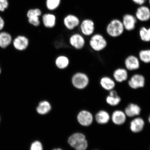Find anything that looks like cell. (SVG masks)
<instances>
[{"label":"cell","mask_w":150,"mask_h":150,"mask_svg":"<svg viewBox=\"0 0 150 150\" xmlns=\"http://www.w3.org/2000/svg\"><path fill=\"white\" fill-rule=\"evenodd\" d=\"M106 30L109 36L116 38L121 36L125 29L121 21L117 19H114L107 25Z\"/></svg>","instance_id":"cell-1"},{"label":"cell","mask_w":150,"mask_h":150,"mask_svg":"<svg viewBox=\"0 0 150 150\" xmlns=\"http://www.w3.org/2000/svg\"><path fill=\"white\" fill-rule=\"evenodd\" d=\"M90 47L93 51L99 52L103 51L107 47L108 43L105 38L100 33L92 35L89 42Z\"/></svg>","instance_id":"cell-2"},{"label":"cell","mask_w":150,"mask_h":150,"mask_svg":"<svg viewBox=\"0 0 150 150\" xmlns=\"http://www.w3.org/2000/svg\"><path fill=\"white\" fill-rule=\"evenodd\" d=\"M68 142L76 150H85L88 147V143L85 136L80 133L72 135L69 139Z\"/></svg>","instance_id":"cell-3"},{"label":"cell","mask_w":150,"mask_h":150,"mask_svg":"<svg viewBox=\"0 0 150 150\" xmlns=\"http://www.w3.org/2000/svg\"><path fill=\"white\" fill-rule=\"evenodd\" d=\"M89 78L85 73L78 72L75 74L71 78V82L73 85L76 88L82 89L88 85Z\"/></svg>","instance_id":"cell-4"},{"label":"cell","mask_w":150,"mask_h":150,"mask_svg":"<svg viewBox=\"0 0 150 150\" xmlns=\"http://www.w3.org/2000/svg\"><path fill=\"white\" fill-rule=\"evenodd\" d=\"M128 81L129 87L134 89L143 88L146 84L145 76L139 74H133Z\"/></svg>","instance_id":"cell-5"},{"label":"cell","mask_w":150,"mask_h":150,"mask_svg":"<svg viewBox=\"0 0 150 150\" xmlns=\"http://www.w3.org/2000/svg\"><path fill=\"white\" fill-rule=\"evenodd\" d=\"M125 68L128 71L138 70L140 67V61L138 57L135 55H129L125 58L124 61Z\"/></svg>","instance_id":"cell-6"},{"label":"cell","mask_w":150,"mask_h":150,"mask_svg":"<svg viewBox=\"0 0 150 150\" xmlns=\"http://www.w3.org/2000/svg\"><path fill=\"white\" fill-rule=\"evenodd\" d=\"M81 33L86 36H91L94 33L95 23L93 20L86 19L82 22L80 25Z\"/></svg>","instance_id":"cell-7"},{"label":"cell","mask_w":150,"mask_h":150,"mask_svg":"<svg viewBox=\"0 0 150 150\" xmlns=\"http://www.w3.org/2000/svg\"><path fill=\"white\" fill-rule=\"evenodd\" d=\"M137 19L135 16L130 14H126L123 16L122 23L125 30L131 31L136 28Z\"/></svg>","instance_id":"cell-8"},{"label":"cell","mask_w":150,"mask_h":150,"mask_svg":"<svg viewBox=\"0 0 150 150\" xmlns=\"http://www.w3.org/2000/svg\"><path fill=\"white\" fill-rule=\"evenodd\" d=\"M69 42L71 46L76 50L83 48L85 45V40L83 35L79 33L72 35L69 38Z\"/></svg>","instance_id":"cell-9"},{"label":"cell","mask_w":150,"mask_h":150,"mask_svg":"<svg viewBox=\"0 0 150 150\" xmlns=\"http://www.w3.org/2000/svg\"><path fill=\"white\" fill-rule=\"evenodd\" d=\"M29 43V39L27 37L20 35L15 38L13 42V44L16 50L22 51L27 49Z\"/></svg>","instance_id":"cell-10"},{"label":"cell","mask_w":150,"mask_h":150,"mask_svg":"<svg viewBox=\"0 0 150 150\" xmlns=\"http://www.w3.org/2000/svg\"><path fill=\"white\" fill-rule=\"evenodd\" d=\"M135 17L137 20L142 22L150 20V9L144 5H141L137 9Z\"/></svg>","instance_id":"cell-11"},{"label":"cell","mask_w":150,"mask_h":150,"mask_svg":"<svg viewBox=\"0 0 150 150\" xmlns=\"http://www.w3.org/2000/svg\"><path fill=\"white\" fill-rule=\"evenodd\" d=\"M114 80L118 83L126 81L129 78L128 71L125 68H118L114 71L112 74Z\"/></svg>","instance_id":"cell-12"},{"label":"cell","mask_w":150,"mask_h":150,"mask_svg":"<svg viewBox=\"0 0 150 150\" xmlns=\"http://www.w3.org/2000/svg\"><path fill=\"white\" fill-rule=\"evenodd\" d=\"M42 14L40 9L38 8L30 9L27 13L28 22L29 23L35 27L40 25L39 17Z\"/></svg>","instance_id":"cell-13"},{"label":"cell","mask_w":150,"mask_h":150,"mask_svg":"<svg viewBox=\"0 0 150 150\" xmlns=\"http://www.w3.org/2000/svg\"><path fill=\"white\" fill-rule=\"evenodd\" d=\"M79 122L83 126H89L91 124L93 121V116L89 112L83 110L79 114L78 116Z\"/></svg>","instance_id":"cell-14"},{"label":"cell","mask_w":150,"mask_h":150,"mask_svg":"<svg viewBox=\"0 0 150 150\" xmlns=\"http://www.w3.org/2000/svg\"><path fill=\"white\" fill-rule=\"evenodd\" d=\"M100 84L103 89L110 91L114 89L116 86V82L113 78L105 76L101 78Z\"/></svg>","instance_id":"cell-15"},{"label":"cell","mask_w":150,"mask_h":150,"mask_svg":"<svg viewBox=\"0 0 150 150\" xmlns=\"http://www.w3.org/2000/svg\"><path fill=\"white\" fill-rule=\"evenodd\" d=\"M79 20L74 15H68L64 20V23L65 27L69 30H74L79 25Z\"/></svg>","instance_id":"cell-16"},{"label":"cell","mask_w":150,"mask_h":150,"mask_svg":"<svg viewBox=\"0 0 150 150\" xmlns=\"http://www.w3.org/2000/svg\"><path fill=\"white\" fill-rule=\"evenodd\" d=\"M145 125V122L140 117H137L131 121L130 129L133 132L139 133L143 130Z\"/></svg>","instance_id":"cell-17"},{"label":"cell","mask_w":150,"mask_h":150,"mask_svg":"<svg viewBox=\"0 0 150 150\" xmlns=\"http://www.w3.org/2000/svg\"><path fill=\"white\" fill-rule=\"evenodd\" d=\"M112 122L117 125H121L125 123L126 120V115L125 112L121 110H117L114 111L112 116Z\"/></svg>","instance_id":"cell-18"},{"label":"cell","mask_w":150,"mask_h":150,"mask_svg":"<svg viewBox=\"0 0 150 150\" xmlns=\"http://www.w3.org/2000/svg\"><path fill=\"white\" fill-rule=\"evenodd\" d=\"M141 112V108L137 105L129 104L125 110V113L126 116L132 117L139 115Z\"/></svg>","instance_id":"cell-19"},{"label":"cell","mask_w":150,"mask_h":150,"mask_svg":"<svg viewBox=\"0 0 150 150\" xmlns=\"http://www.w3.org/2000/svg\"><path fill=\"white\" fill-rule=\"evenodd\" d=\"M121 101V99L117 94V91L114 89L110 91L109 95L106 98V102L112 106H117Z\"/></svg>","instance_id":"cell-20"},{"label":"cell","mask_w":150,"mask_h":150,"mask_svg":"<svg viewBox=\"0 0 150 150\" xmlns=\"http://www.w3.org/2000/svg\"><path fill=\"white\" fill-rule=\"evenodd\" d=\"M12 42V37L10 34L4 31L0 33V47L6 48Z\"/></svg>","instance_id":"cell-21"},{"label":"cell","mask_w":150,"mask_h":150,"mask_svg":"<svg viewBox=\"0 0 150 150\" xmlns=\"http://www.w3.org/2000/svg\"><path fill=\"white\" fill-rule=\"evenodd\" d=\"M70 60L67 56L61 55L56 58L55 61L56 66L60 70H64L69 66Z\"/></svg>","instance_id":"cell-22"},{"label":"cell","mask_w":150,"mask_h":150,"mask_svg":"<svg viewBox=\"0 0 150 150\" xmlns=\"http://www.w3.org/2000/svg\"><path fill=\"white\" fill-rule=\"evenodd\" d=\"M95 119L97 123L101 125H105L110 121V117L108 112L102 110L97 112Z\"/></svg>","instance_id":"cell-23"},{"label":"cell","mask_w":150,"mask_h":150,"mask_svg":"<svg viewBox=\"0 0 150 150\" xmlns=\"http://www.w3.org/2000/svg\"><path fill=\"white\" fill-rule=\"evenodd\" d=\"M42 21L44 26L47 28H53L55 26L56 18L53 14H46L42 17Z\"/></svg>","instance_id":"cell-24"},{"label":"cell","mask_w":150,"mask_h":150,"mask_svg":"<svg viewBox=\"0 0 150 150\" xmlns=\"http://www.w3.org/2000/svg\"><path fill=\"white\" fill-rule=\"evenodd\" d=\"M140 40L145 42H150V27H142L139 33Z\"/></svg>","instance_id":"cell-25"},{"label":"cell","mask_w":150,"mask_h":150,"mask_svg":"<svg viewBox=\"0 0 150 150\" xmlns=\"http://www.w3.org/2000/svg\"><path fill=\"white\" fill-rule=\"evenodd\" d=\"M138 57L140 62L146 64L150 63V49L140 50L139 52Z\"/></svg>","instance_id":"cell-26"},{"label":"cell","mask_w":150,"mask_h":150,"mask_svg":"<svg viewBox=\"0 0 150 150\" xmlns=\"http://www.w3.org/2000/svg\"><path fill=\"white\" fill-rule=\"evenodd\" d=\"M51 106L49 103L47 101H43L39 103L37 110L40 114H45L49 112L51 109Z\"/></svg>","instance_id":"cell-27"},{"label":"cell","mask_w":150,"mask_h":150,"mask_svg":"<svg viewBox=\"0 0 150 150\" xmlns=\"http://www.w3.org/2000/svg\"><path fill=\"white\" fill-rule=\"evenodd\" d=\"M61 0H47V8L50 10H53L57 8L60 3Z\"/></svg>","instance_id":"cell-28"},{"label":"cell","mask_w":150,"mask_h":150,"mask_svg":"<svg viewBox=\"0 0 150 150\" xmlns=\"http://www.w3.org/2000/svg\"><path fill=\"white\" fill-rule=\"evenodd\" d=\"M8 6V0H0V12H4Z\"/></svg>","instance_id":"cell-29"},{"label":"cell","mask_w":150,"mask_h":150,"mask_svg":"<svg viewBox=\"0 0 150 150\" xmlns=\"http://www.w3.org/2000/svg\"><path fill=\"white\" fill-rule=\"evenodd\" d=\"M30 150H43L42 144L39 141H35L32 144Z\"/></svg>","instance_id":"cell-30"},{"label":"cell","mask_w":150,"mask_h":150,"mask_svg":"<svg viewBox=\"0 0 150 150\" xmlns=\"http://www.w3.org/2000/svg\"><path fill=\"white\" fill-rule=\"evenodd\" d=\"M132 1L136 4L141 6L143 5L147 0H132Z\"/></svg>","instance_id":"cell-31"},{"label":"cell","mask_w":150,"mask_h":150,"mask_svg":"<svg viewBox=\"0 0 150 150\" xmlns=\"http://www.w3.org/2000/svg\"><path fill=\"white\" fill-rule=\"evenodd\" d=\"M5 22L4 19L0 16V31L2 30L5 26Z\"/></svg>","instance_id":"cell-32"},{"label":"cell","mask_w":150,"mask_h":150,"mask_svg":"<svg viewBox=\"0 0 150 150\" xmlns=\"http://www.w3.org/2000/svg\"><path fill=\"white\" fill-rule=\"evenodd\" d=\"M53 150H62L61 149H54Z\"/></svg>","instance_id":"cell-33"},{"label":"cell","mask_w":150,"mask_h":150,"mask_svg":"<svg viewBox=\"0 0 150 150\" xmlns=\"http://www.w3.org/2000/svg\"><path fill=\"white\" fill-rule=\"evenodd\" d=\"M149 122L150 123V115L149 117Z\"/></svg>","instance_id":"cell-34"},{"label":"cell","mask_w":150,"mask_h":150,"mask_svg":"<svg viewBox=\"0 0 150 150\" xmlns=\"http://www.w3.org/2000/svg\"><path fill=\"white\" fill-rule=\"evenodd\" d=\"M1 67H0V74H1Z\"/></svg>","instance_id":"cell-35"},{"label":"cell","mask_w":150,"mask_h":150,"mask_svg":"<svg viewBox=\"0 0 150 150\" xmlns=\"http://www.w3.org/2000/svg\"><path fill=\"white\" fill-rule=\"evenodd\" d=\"M149 5L150 6V0H149Z\"/></svg>","instance_id":"cell-36"}]
</instances>
